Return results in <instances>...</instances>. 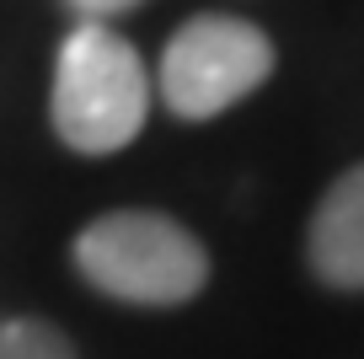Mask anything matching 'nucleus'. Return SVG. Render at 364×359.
Segmentation results:
<instances>
[{
  "mask_svg": "<svg viewBox=\"0 0 364 359\" xmlns=\"http://www.w3.org/2000/svg\"><path fill=\"white\" fill-rule=\"evenodd\" d=\"M145 113L150 76L134 43L118 38L107 22H80L54 59V97H48L54 135L80 156H113L145 129Z\"/></svg>",
  "mask_w": 364,
  "mask_h": 359,
  "instance_id": "nucleus-1",
  "label": "nucleus"
},
{
  "mask_svg": "<svg viewBox=\"0 0 364 359\" xmlns=\"http://www.w3.org/2000/svg\"><path fill=\"white\" fill-rule=\"evenodd\" d=\"M75 269L91 290L129 306H182L209 284V252L156 209H113L75 236Z\"/></svg>",
  "mask_w": 364,
  "mask_h": 359,
  "instance_id": "nucleus-2",
  "label": "nucleus"
},
{
  "mask_svg": "<svg viewBox=\"0 0 364 359\" xmlns=\"http://www.w3.org/2000/svg\"><path fill=\"white\" fill-rule=\"evenodd\" d=\"M273 70V43L241 16H193L161 54V102L177 118H215L257 91Z\"/></svg>",
  "mask_w": 364,
  "mask_h": 359,
  "instance_id": "nucleus-3",
  "label": "nucleus"
},
{
  "mask_svg": "<svg viewBox=\"0 0 364 359\" xmlns=\"http://www.w3.org/2000/svg\"><path fill=\"white\" fill-rule=\"evenodd\" d=\"M306 258L321 284L364 290V161L321 193L306 231Z\"/></svg>",
  "mask_w": 364,
  "mask_h": 359,
  "instance_id": "nucleus-4",
  "label": "nucleus"
},
{
  "mask_svg": "<svg viewBox=\"0 0 364 359\" xmlns=\"http://www.w3.org/2000/svg\"><path fill=\"white\" fill-rule=\"evenodd\" d=\"M0 359H75V348L43 316H11L0 322Z\"/></svg>",
  "mask_w": 364,
  "mask_h": 359,
  "instance_id": "nucleus-5",
  "label": "nucleus"
},
{
  "mask_svg": "<svg viewBox=\"0 0 364 359\" xmlns=\"http://www.w3.org/2000/svg\"><path fill=\"white\" fill-rule=\"evenodd\" d=\"M86 22H102V16H118V11H129V6H139V0H70Z\"/></svg>",
  "mask_w": 364,
  "mask_h": 359,
  "instance_id": "nucleus-6",
  "label": "nucleus"
}]
</instances>
